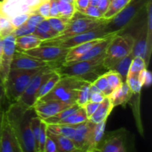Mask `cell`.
<instances>
[{
    "instance_id": "1",
    "label": "cell",
    "mask_w": 152,
    "mask_h": 152,
    "mask_svg": "<svg viewBox=\"0 0 152 152\" xmlns=\"http://www.w3.org/2000/svg\"><path fill=\"white\" fill-rule=\"evenodd\" d=\"M5 111L6 117L16 135L22 152H37L31 129V120L36 113L34 108L12 102Z\"/></svg>"
},
{
    "instance_id": "2",
    "label": "cell",
    "mask_w": 152,
    "mask_h": 152,
    "mask_svg": "<svg viewBox=\"0 0 152 152\" xmlns=\"http://www.w3.org/2000/svg\"><path fill=\"white\" fill-rule=\"evenodd\" d=\"M105 54L88 60H79L71 62H62L54 68L61 76L77 77L92 83L95 80L103 75L108 70L103 65Z\"/></svg>"
},
{
    "instance_id": "3",
    "label": "cell",
    "mask_w": 152,
    "mask_h": 152,
    "mask_svg": "<svg viewBox=\"0 0 152 152\" xmlns=\"http://www.w3.org/2000/svg\"><path fill=\"white\" fill-rule=\"evenodd\" d=\"M149 0H131L130 2L117 14L108 19L104 30L108 35L119 34L127 29L145 10Z\"/></svg>"
},
{
    "instance_id": "4",
    "label": "cell",
    "mask_w": 152,
    "mask_h": 152,
    "mask_svg": "<svg viewBox=\"0 0 152 152\" xmlns=\"http://www.w3.org/2000/svg\"><path fill=\"white\" fill-rule=\"evenodd\" d=\"M86 82L77 77L68 76L61 77L54 87L45 96L38 100L56 99L74 105L76 104L79 89Z\"/></svg>"
},
{
    "instance_id": "5",
    "label": "cell",
    "mask_w": 152,
    "mask_h": 152,
    "mask_svg": "<svg viewBox=\"0 0 152 152\" xmlns=\"http://www.w3.org/2000/svg\"><path fill=\"white\" fill-rule=\"evenodd\" d=\"M134 37L131 34H119L112 37L104 57L103 65L107 70H111L121 59L132 53Z\"/></svg>"
},
{
    "instance_id": "6",
    "label": "cell",
    "mask_w": 152,
    "mask_h": 152,
    "mask_svg": "<svg viewBox=\"0 0 152 152\" xmlns=\"http://www.w3.org/2000/svg\"><path fill=\"white\" fill-rule=\"evenodd\" d=\"M40 69L41 68L31 70L10 69L4 85L5 97L11 103L17 102L31 79Z\"/></svg>"
},
{
    "instance_id": "7",
    "label": "cell",
    "mask_w": 152,
    "mask_h": 152,
    "mask_svg": "<svg viewBox=\"0 0 152 152\" xmlns=\"http://www.w3.org/2000/svg\"><path fill=\"white\" fill-rule=\"evenodd\" d=\"M108 19H105L103 18L94 19V18L88 17L76 10L75 13L70 20L69 24L65 31L60 33L57 37L44 41H56V40H62L64 39L69 38L73 36L82 34L101 26L106 23Z\"/></svg>"
},
{
    "instance_id": "8",
    "label": "cell",
    "mask_w": 152,
    "mask_h": 152,
    "mask_svg": "<svg viewBox=\"0 0 152 152\" xmlns=\"http://www.w3.org/2000/svg\"><path fill=\"white\" fill-rule=\"evenodd\" d=\"M68 49L52 45H40L35 48L22 51L48 63L55 68L64 62Z\"/></svg>"
},
{
    "instance_id": "9",
    "label": "cell",
    "mask_w": 152,
    "mask_h": 152,
    "mask_svg": "<svg viewBox=\"0 0 152 152\" xmlns=\"http://www.w3.org/2000/svg\"><path fill=\"white\" fill-rule=\"evenodd\" d=\"M53 68H54L52 66H46L41 68L31 79L28 86L16 102L26 108H32L35 102H37V93L42 83L53 71Z\"/></svg>"
},
{
    "instance_id": "10",
    "label": "cell",
    "mask_w": 152,
    "mask_h": 152,
    "mask_svg": "<svg viewBox=\"0 0 152 152\" xmlns=\"http://www.w3.org/2000/svg\"><path fill=\"white\" fill-rule=\"evenodd\" d=\"M105 25V24H104ZM104 25L97 27L96 28L86 31L82 34L73 36L69 38L64 39L62 40H56V41H42L41 45H58L65 48L69 49L76 45L96 39H102L108 37V34L105 32ZM112 35V34H111Z\"/></svg>"
},
{
    "instance_id": "11",
    "label": "cell",
    "mask_w": 152,
    "mask_h": 152,
    "mask_svg": "<svg viewBox=\"0 0 152 152\" xmlns=\"http://www.w3.org/2000/svg\"><path fill=\"white\" fill-rule=\"evenodd\" d=\"M42 3L41 0H1L0 14L10 19L20 13H33Z\"/></svg>"
},
{
    "instance_id": "12",
    "label": "cell",
    "mask_w": 152,
    "mask_h": 152,
    "mask_svg": "<svg viewBox=\"0 0 152 152\" xmlns=\"http://www.w3.org/2000/svg\"><path fill=\"white\" fill-rule=\"evenodd\" d=\"M94 126V123L89 120L75 125V133L71 140L80 151H95L93 140Z\"/></svg>"
},
{
    "instance_id": "13",
    "label": "cell",
    "mask_w": 152,
    "mask_h": 152,
    "mask_svg": "<svg viewBox=\"0 0 152 152\" xmlns=\"http://www.w3.org/2000/svg\"><path fill=\"white\" fill-rule=\"evenodd\" d=\"M0 152H22L16 135L3 111L0 132Z\"/></svg>"
},
{
    "instance_id": "14",
    "label": "cell",
    "mask_w": 152,
    "mask_h": 152,
    "mask_svg": "<svg viewBox=\"0 0 152 152\" xmlns=\"http://www.w3.org/2000/svg\"><path fill=\"white\" fill-rule=\"evenodd\" d=\"M105 137V136H104ZM126 130L123 129L108 133L98 145L96 151L127 152Z\"/></svg>"
},
{
    "instance_id": "15",
    "label": "cell",
    "mask_w": 152,
    "mask_h": 152,
    "mask_svg": "<svg viewBox=\"0 0 152 152\" xmlns=\"http://www.w3.org/2000/svg\"><path fill=\"white\" fill-rule=\"evenodd\" d=\"M15 39L16 37L13 33L3 38V51L0 63V77L4 85L7 80L13 55L16 50Z\"/></svg>"
},
{
    "instance_id": "16",
    "label": "cell",
    "mask_w": 152,
    "mask_h": 152,
    "mask_svg": "<svg viewBox=\"0 0 152 152\" xmlns=\"http://www.w3.org/2000/svg\"><path fill=\"white\" fill-rule=\"evenodd\" d=\"M72 105L60 100L50 99V100H38L34 104V108L36 114L42 120L52 117L65 108Z\"/></svg>"
},
{
    "instance_id": "17",
    "label": "cell",
    "mask_w": 152,
    "mask_h": 152,
    "mask_svg": "<svg viewBox=\"0 0 152 152\" xmlns=\"http://www.w3.org/2000/svg\"><path fill=\"white\" fill-rule=\"evenodd\" d=\"M46 66H52V65L31 55L27 54L24 52L16 50L10 65V69L15 68V69L31 70L42 68Z\"/></svg>"
},
{
    "instance_id": "18",
    "label": "cell",
    "mask_w": 152,
    "mask_h": 152,
    "mask_svg": "<svg viewBox=\"0 0 152 152\" xmlns=\"http://www.w3.org/2000/svg\"><path fill=\"white\" fill-rule=\"evenodd\" d=\"M134 37V45L132 48V54L134 57L140 56L146 60L147 56V25L146 18L145 22L137 28ZM146 65V64H145Z\"/></svg>"
},
{
    "instance_id": "19",
    "label": "cell",
    "mask_w": 152,
    "mask_h": 152,
    "mask_svg": "<svg viewBox=\"0 0 152 152\" xmlns=\"http://www.w3.org/2000/svg\"><path fill=\"white\" fill-rule=\"evenodd\" d=\"M132 95L133 92L131 90L130 87L126 82H124L118 88L111 92L108 97L109 98L113 107L115 108L116 106L120 105L125 106L129 102Z\"/></svg>"
},
{
    "instance_id": "20",
    "label": "cell",
    "mask_w": 152,
    "mask_h": 152,
    "mask_svg": "<svg viewBox=\"0 0 152 152\" xmlns=\"http://www.w3.org/2000/svg\"><path fill=\"white\" fill-rule=\"evenodd\" d=\"M101 39H96L91 40V41L82 43V44L69 48L65 57L64 62H71L78 60L80 57L86 54L96 43H97Z\"/></svg>"
},
{
    "instance_id": "21",
    "label": "cell",
    "mask_w": 152,
    "mask_h": 152,
    "mask_svg": "<svg viewBox=\"0 0 152 152\" xmlns=\"http://www.w3.org/2000/svg\"><path fill=\"white\" fill-rule=\"evenodd\" d=\"M47 134L53 139L56 143L57 152H78V148L75 146L72 140L65 136L56 134L47 129Z\"/></svg>"
},
{
    "instance_id": "22",
    "label": "cell",
    "mask_w": 152,
    "mask_h": 152,
    "mask_svg": "<svg viewBox=\"0 0 152 152\" xmlns=\"http://www.w3.org/2000/svg\"><path fill=\"white\" fill-rule=\"evenodd\" d=\"M42 42V40L34 34L16 37L15 39L16 50L19 51H26L38 47Z\"/></svg>"
},
{
    "instance_id": "23",
    "label": "cell",
    "mask_w": 152,
    "mask_h": 152,
    "mask_svg": "<svg viewBox=\"0 0 152 152\" xmlns=\"http://www.w3.org/2000/svg\"><path fill=\"white\" fill-rule=\"evenodd\" d=\"M113 109H114V107H113L109 98L106 96L104 100L99 104L96 111L88 119V120L93 123H98L104 120H108Z\"/></svg>"
},
{
    "instance_id": "24",
    "label": "cell",
    "mask_w": 152,
    "mask_h": 152,
    "mask_svg": "<svg viewBox=\"0 0 152 152\" xmlns=\"http://www.w3.org/2000/svg\"><path fill=\"white\" fill-rule=\"evenodd\" d=\"M61 78V76L56 72L53 68V71L48 76L45 78V80L43 81L40 86L39 91L37 93V101L38 99H41L44 96H45L52 88L55 86V85L58 83Z\"/></svg>"
},
{
    "instance_id": "25",
    "label": "cell",
    "mask_w": 152,
    "mask_h": 152,
    "mask_svg": "<svg viewBox=\"0 0 152 152\" xmlns=\"http://www.w3.org/2000/svg\"><path fill=\"white\" fill-rule=\"evenodd\" d=\"M146 25H147V56L145 64L148 68L152 50V0L146 4Z\"/></svg>"
},
{
    "instance_id": "26",
    "label": "cell",
    "mask_w": 152,
    "mask_h": 152,
    "mask_svg": "<svg viewBox=\"0 0 152 152\" xmlns=\"http://www.w3.org/2000/svg\"><path fill=\"white\" fill-rule=\"evenodd\" d=\"M33 34L41 39L42 41L54 38L59 34L51 28L47 19H45L37 25Z\"/></svg>"
},
{
    "instance_id": "27",
    "label": "cell",
    "mask_w": 152,
    "mask_h": 152,
    "mask_svg": "<svg viewBox=\"0 0 152 152\" xmlns=\"http://www.w3.org/2000/svg\"><path fill=\"white\" fill-rule=\"evenodd\" d=\"M140 96L141 93L133 94L129 102L131 103V106H132V111H133V114L134 116L138 132H140V134L142 136H143V126H142V120H141L140 117Z\"/></svg>"
},
{
    "instance_id": "28",
    "label": "cell",
    "mask_w": 152,
    "mask_h": 152,
    "mask_svg": "<svg viewBox=\"0 0 152 152\" xmlns=\"http://www.w3.org/2000/svg\"><path fill=\"white\" fill-rule=\"evenodd\" d=\"M133 58V55L131 53L130 54L127 55L126 56L123 57V59H120L111 69L115 71L116 72H117L120 74L123 83L126 82L128 73H129V68H130L131 63H132Z\"/></svg>"
},
{
    "instance_id": "29",
    "label": "cell",
    "mask_w": 152,
    "mask_h": 152,
    "mask_svg": "<svg viewBox=\"0 0 152 152\" xmlns=\"http://www.w3.org/2000/svg\"><path fill=\"white\" fill-rule=\"evenodd\" d=\"M48 130L72 139L75 133V125L47 124Z\"/></svg>"
},
{
    "instance_id": "30",
    "label": "cell",
    "mask_w": 152,
    "mask_h": 152,
    "mask_svg": "<svg viewBox=\"0 0 152 152\" xmlns=\"http://www.w3.org/2000/svg\"><path fill=\"white\" fill-rule=\"evenodd\" d=\"M80 108V107L77 104H74V105H71L68 108H65L62 111H59V113L56 114L55 115L48 117V118L45 119V120H43V121L45 122L47 124H56V123L60 122L61 120H64V119L66 118L67 117L70 116L71 114H74Z\"/></svg>"
},
{
    "instance_id": "31",
    "label": "cell",
    "mask_w": 152,
    "mask_h": 152,
    "mask_svg": "<svg viewBox=\"0 0 152 152\" xmlns=\"http://www.w3.org/2000/svg\"><path fill=\"white\" fill-rule=\"evenodd\" d=\"M88 120L85 110L83 107H80L76 112L67 117L64 120H61L58 124H66V125H77L83 123ZM57 124V123H56Z\"/></svg>"
},
{
    "instance_id": "32",
    "label": "cell",
    "mask_w": 152,
    "mask_h": 152,
    "mask_svg": "<svg viewBox=\"0 0 152 152\" xmlns=\"http://www.w3.org/2000/svg\"><path fill=\"white\" fill-rule=\"evenodd\" d=\"M131 0H111L108 10L103 15L102 18L105 19H109L121 11Z\"/></svg>"
},
{
    "instance_id": "33",
    "label": "cell",
    "mask_w": 152,
    "mask_h": 152,
    "mask_svg": "<svg viewBox=\"0 0 152 152\" xmlns=\"http://www.w3.org/2000/svg\"><path fill=\"white\" fill-rule=\"evenodd\" d=\"M107 120H104L98 123H94L93 130V140L94 145L95 147V151H96L98 145L102 142V139L105 136V129Z\"/></svg>"
},
{
    "instance_id": "34",
    "label": "cell",
    "mask_w": 152,
    "mask_h": 152,
    "mask_svg": "<svg viewBox=\"0 0 152 152\" xmlns=\"http://www.w3.org/2000/svg\"><path fill=\"white\" fill-rule=\"evenodd\" d=\"M59 7V17L65 18L71 20L76 12V7L74 3L64 1H57Z\"/></svg>"
},
{
    "instance_id": "35",
    "label": "cell",
    "mask_w": 152,
    "mask_h": 152,
    "mask_svg": "<svg viewBox=\"0 0 152 152\" xmlns=\"http://www.w3.org/2000/svg\"><path fill=\"white\" fill-rule=\"evenodd\" d=\"M104 75L106 78L108 86L111 90V92L118 88L123 84V82L120 77V74L114 70H108L104 74Z\"/></svg>"
},
{
    "instance_id": "36",
    "label": "cell",
    "mask_w": 152,
    "mask_h": 152,
    "mask_svg": "<svg viewBox=\"0 0 152 152\" xmlns=\"http://www.w3.org/2000/svg\"><path fill=\"white\" fill-rule=\"evenodd\" d=\"M90 83L86 82L79 89L76 104L80 107H83L90 101Z\"/></svg>"
},
{
    "instance_id": "37",
    "label": "cell",
    "mask_w": 152,
    "mask_h": 152,
    "mask_svg": "<svg viewBox=\"0 0 152 152\" xmlns=\"http://www.w3.org/2000/svg\"><path fill=\"white\" fill-rule=\"evenodd\" d=\"M47 19L51 28L59 34L66 29L70 22V19L62 17H50Z\"/></svg>"
},
{
    "instance_id": "38",
    "label": "cell",
    "mask_w": 152,
    "mask_h": 152,
    "mask_svg": "<svg viewBox=\"0 0 152 152\" xmlns=\"http://www.w3.org/2000/svg\"><path fill=\"white\" fill-rule=\"evenodd\" d=\"M14 31L10 19L6 16L0 14V37L2 38L10 35Z\"/></svg>"
},
{
    "instance_id": "39",
    "label": "cell",
    "mask_w": 152,
    "mask_h": 152,
    "mask_svg": "<svg viewBox=\"0 0 152 152\" xmlns=\"http://www.w3.org/2000/svg\"><path fill=\"white\" fill-rule=\"evenodd\" d=\"M145 68H148L145 65V59L140 56H135L132 59L128 74H139Z\"/></svg>"
},
{
    "instance_id": "40",
    "label": "cell",
    "mask_w": 152,
    "mask_h": 152,
    "mask_svg": "<svg viewBox=\"0 0 152 152\" xmlns=\"http://www.w3.org/2000/svg\"><path fill=\"white\" fill-rule=\"evenodd\" d=\"M41 123L42 119L39 118L37 114L33 116L31 120V129L32 132L33 136H34V141L36 144V150L37 148L38 145V140H39V135L40 129H41Z\"/></svg>"
},
{
    "instance_id": "41",
    "label": "cell",
    "mask_w": 152,
    "mask_h": 152,
    "mask_svg": "<svg viewBox=\"0 0 152 152\" xmlns=\"http://www.w3.org/2000/svg\"><path fill=\"white\" fill-rule=\"evenodd\" d=\"M92 83H93V84L94 85V86H96L102 94H104L105 96H108L111 94V90L110 89L109 86H108V82H107V80L104 74L98 77V78L96 79V80H95Z\"/></svg>"
},
{
    "instance_id": "42",
    "label": "cell",
    "mask_w": 152,
    "mask_h": 152,
    "mask_svg": "<svg viewBox=\"0 0 152 152\" xmlns=\"http://www.w3.org/2000/svg\"><path fill=\"white\" fill-rule=\"evenodd\" d=\"M47 123L42 120L41 129H40L39 135L38 145H37V152H44L45 144L46 138H47Z\"/></svg>"
},
{
    "instance_id": "43",
    "label": "cell",
    "mask_w": 152,
    "mask_h": 152,
    "mask_svg": "<svg viewBox=\"0 0 152 152\" xmlns=\"http://www.w3.org/2000/svg\"><path fill=\"white\" fill-rule=\"evenodd\" d=\"M77 11H79L82 14L85 15V16H88V17L94 18V19H101V18H102V14H101L99 9L96 6L88 5L86 8L81 10H77Z\"/></svg>"
},
{
    "instance_id": "44",
    "label": "cell",
    "mask_w": 152,
    "mask_h": 152,
    "mask_svg": "<svg viewBox=\"0 0 152 152\" xmlns=\"http://www.w3.org/2000/svg\"><path fill=\"white\" fill-rule=\"evenodd\" d=\"M45 18L42 17L40 15L37 14V13H31L28 17V19H27V21L25 22V24L28 25L29 28H32L35 31L36 28H37V25L40 23L42 20H44Z\"/></svg>"
},
{
    "instance_id": "45",
    "label": "cell",
    "mask_w": 152,
    "mask_h": 152,
    "mask_svg": "<svg viewBox=\"0 0 152 152\" xmlns=\"http://www.w3.org/2000/svg\"><path fill=\"white\" fill-rule=\"evenodd\" d=\"M30 14L31 13H20V14L16 15V16H13L11 19H10V22H11L14 29L25 23L27 21V19H28V17H29Z\"/></svg>"
},
{
    "instance_id": "46",
    "label": "cell",
    "mask_w": 152,
    "mask_h": 152,
    "mask_svg": "<svg viewBox=\"0 0 152 152\" xmlns=\"http://www.w3.org/2000/svg\"><path fill=\"white\" fill-rule=\"evenodd\" d=\"M139 80L140 83H142V86H151L152 82L151 74L149 71H148L147 68H145L142 71H141L139 74Z\"/></svg>"
},
{
    "instance_id": "47",
    "label": "cell",
    "mask_w": 152,
    "mask_h": 152,
    "mask_svg": "<svg viewBox=\"0 0 152 152\" xmlns=\"http://www.w3.org/2000/svg\"><path fill=\"white\" fill-rule=\"evenodd\" d=\"M34 13L40 15L45 19H48L50 18V1H46V2L42 3L40 4L36 10L34 11Z\"/></svg>"
},
{
    "instance_id": "48",
    "label": "cell",
    "mask_w": 152,
    "mask_h": 152,
    "mask_svg": "<svg viewBox=\"0 0 152 152\" xmlns=\"http://www.w3.org/2000/svg\"><path fill=\"white\" fill-rule=\"evenodd\" d=\"M34 32V30L32 28H29L28 25L25 24V22L24 24H22V25L19 26L18 28H15L14 31H13V34L15 36V37H22V36L28 35V34H33Z\"/></svg>"
},
{
    "instance_id": "49",
    "label": "cell",
    "mask_w": 152,
    "mask_h": 152,
    "mask_svg": "<svg viewBox=\"0 0 152 152\" xmlns=\"http://www.w3.org/2000/svg\"><path fill=\"white\" fill-rule=\"evenodd\" d=\"M99 104L97 102H94L91 101H88L86 105H84L83 106V108H84L85 112H86V115H87L88 118H90L92 115L94 114V113L96 111V109L99 107Z\"/></svg>"
},
{
    "instance_id": "50",
    "label": "cell",
    "mask_w": 152,
    "mask_h": 152,
    "mask_svg": "<svg viewBox=\"0 0 152 152\" xmlns=\"http://www.w3.org/2000/svg\"><path fill=\"white\" fill-rule=\"evenodd\" d=\"M44 152H57V148H56V143L53 140L51 137L47 134L45 144Z\"/></svg>"
},
{
    "instance_id": "51",
    "label": "cell",
    "mask_w": 152,
    "mask_h": 152,
    "mask_svg": "<svg viewBox=\"0 0 152 152\" xmlns=\"http://www.w3.org/2000/svg\"><path fill=\"white\" fill-rule=\"evenodd\" d=\"M105 97L106 96H105V94H102L100 91L93 92V93H90V101H91V102L101 103Z\"/></svg>"
},
{
    "instance_id": "52",
    "label": "cell",
    "mask_w": 152,
    "mask_h": 152,
    "mask_svg": "<svg viewBox=\"0 0 152 152\" xmlns=\"http://www.w3.org/2000/svg\"><path fill=\"white\" fill-rule=\"evenodd\" d=\"M50 17H59L57 0H50Z\"/></svg>"
},
{
    "instance_id": "53",
    "label": "cell",
    "mask_w": 152,
    "mask_h": 152,
    "mask_svg": "<svg viewBox=\"0 0 152 152\" xmlns=\"http://www.w3.org/2000/svg\"><path fill=\"white\" fill-rule=\"evenodd\" d=\"M111 0H99V1L97 8L99 9V12H100L102 16H103V15L105 14V12L108 10V7L110 5V3H111Z\"/></svg>"
},
{
    "instance_id": "54",
    "label": "cell",
    "mask_w": 152,
    "mask_h": 152,
    "mask_svg": "<svg viewBox=\"0 0 152 152\" xmlns=\"http://www.w3.org/2000/svg\"><path fill=\"white\" fill-rule=\"evenodd\" d=\"M76 10H81L89 5V0H74Z\"/></svg>"
},
{
    "instance_id": "55",
    "label": "cell",
    "mask_w": 152,
    "mask_h": 152,
    "mask_svg": "<svg viewBox=\"0 0 152 152\" xmlns=\"http://www.w3.org/2000/svg\"><path fill=\"white\" fill-rule=\"evenodd\" d=\"M4 97H5V96H4V84H3L2 81H1V77H0V108H1Z\"/></svg>"
},
{
    "instance_id": "56",
    "label": "cell",
    "mask_w": 152,
    "mask_h": 152,
    "mask_svg": "<svg viewBox=\"0 0 152 152\" xmlns=\"http://www.w3.org/2000/svg\"><path fill=\"white\" fill-rule=\"evenodd\" d=\"M2 51H3V38L1 37H0V63H1Z\"/></svg>"
},
{
    "instance_id": "57",
    "label": "cell",
    "mask_w": 152,
    "mask_h": 152,
    "mask_svg": "<svg viewBox=\"0 0 152 152\" xmlns=\"http://www.w3.org/2000/svg\"><path fill=\"white\" fill-rule=\"evenodd\" d=\"M99 1V0H89V5L96 6V7H97Z\"/></svg>"
},
{
    "instance_id": "58",
    "label": "cell",
    "mask_w": 152,
    "mask_h": 152,
    "mask_svg": "<svg viewBox=\"0 0 152 152\" xmlns=\"http://www.w3.org/2000/svg\"><path fill=\"white\" fill-rule=\"evenodd\" d=\"M2 110H1V108H0V132H1V119H2V114H3Z\"/></svg>"
},
{
    "instance_id": "59",
    "label": "cell",
    "mask_w": 152,
    "mask_h": 152,
    "mask_svg": "<svg viewBox=\"0 0 152 152\" xmlns=\"http://www.w3.org/2000/svg\"><path fill=\"white\" fill-rule=\"evenodd\" d=\"M57 1H68V2L74 3V0H57Z\"/></svg>"
},
{
    "instance_id": "60",
    "label": "cell",
    "mask_w": 152,
    "mask_h": 152,
    "mask_svg": "<svg viewBox=\"0 0 152 152\" xmlns=\"http://www.w3.org/2000/svg\"><path fill=\"white\" fill-rule=\"evenodd\" d=\"M41 1H42L43 3H44V2H46V1H50V0H41Z\"/></svg>"
}]
</instances>
